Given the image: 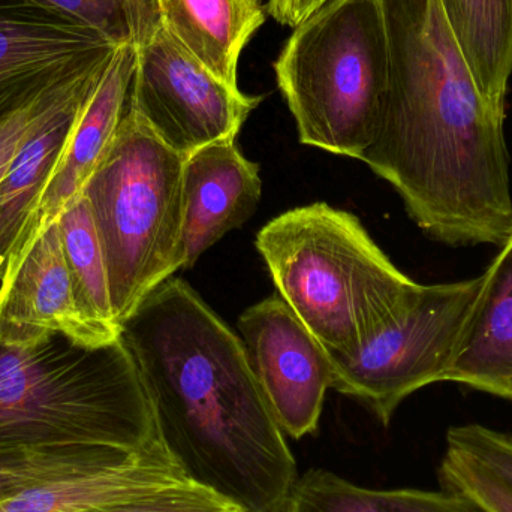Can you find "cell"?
Masks as SVG:
<instances>
[{
	"label": "cell",
	"mask_w": 512,
	"mask_h": 512,
	"mask_svg": "<svg viewBox=\"0 0 512 512\" xmlns=\"http://www.w3.org/2000/svg\"><path fill=\"white\" fill-rule=\"evenodd\" d=\"M379 3L390 77L375 140L360 161L396 189L436 242L501 248L512 236L505 110L478 89L439 0Z\"/></svg>",
	"instance_id": "cell-1"
},
{
	"label": "cell",
	"mask_w": 512,
	"mask_h": 512,
	"mask_svg": "<svg viewBox=\"0 0 512 512\" xmlns=\"http://www.w3.org/2000/svg\"><path fill=\"white\" fill-rule=\"evenodd\" d=\"M156 432L188 480L245 512H283L297 463L243 340L188 282L156 286L120 324Z\"/></svg>",
	"instance_id": "cell-2"
},
{
	"label": "cell",
	"mask_w": 512,
	"mask_h": 512,
	"mask_svg": "<svg viewBox=\"0 0 512 512\" xmlns=\"http://www.w3.org/2000/svg\"><path fill=\"white\" fill-rule=\"evenodd\" d=\"M158 439L120 337L101 346L60 333L32 345L0 342V456L72 447L141 451Z\"/></svg>",
	"instance_id": "cell-3"
},
{
	"label": "cell",
	"mask_w": 512,
	"mask_h": 512,
	"mask_svg": "<svg viewBox=\"0 0 512 512\" xmlns=\"http://www.w3.org/2000/svg\"><path fill=\"white\" fill-rule=\"evenodd\" d=\"M255 245L277 295L331 354L357 351L423 289L379 249L357 216L325 203L276 216Z\"/></svg>",
	"instance_id": "cell-4"
},
{
	"label": "cell",
	"mask_w": 512,
	"mask_h": 512,
	"mask_svg": "<svg viewBox=\"0 0 512 512\" xmlns=\"http://www.w3.org/2000/svg\"><path fill=\"white\" fill-rule=\"evenodd\" d=\"M301 144L360 161L375 140L390 77L379 0H327L273 65Z\"/></svg>",
	"instance_id": "cell-5"
},
{
	"label": "cell",
	"mask_w": 512,
	"mask_h": 512,
	"mask_svg": "<svg viewBox=\"0 0 512 512\" xmlns=\"http://www.w3.org/2000/svg\"><path fill=\"white\" fill-rule=\"evenodd\" d=\"M185 159L165 146L128 104L84 188L119 325L156 286L182 270Z\"/></svg>",
	"instance_id": "cell-6"
},
{
	"label": "cell",
	"mask_w": 512,
	"mask_h": 512,
	"mask_svg": "<svg viewBox=\"0 0 512 512\" xmlns=\"http://www.w3.org/2000/svg\"><path fill=\"white\" fill-rule=\"evenodd\" d=\"M483 286L484 273L423 285L415 303L357 351H327L330 388L354 397L388 426L406 397L447 379Z\"/></svg>",
	"instance_id": "cell-7"
},
{
	"label": "cell",
	"mask_w": 512,
	"mask_h": 512,
	"mask_svg": "<svg viewBox=\"0 0 512 512\" xmlns=\"http://www.w3.org/2000/svg\"><path fill=\"white\" fill-rule=\"evenodd\" d=\"M135 50L129 107L183 158L209 144L236 140L262 101L219 80L164 26Z\"/></svg>",
	"instance_id": "cell-8"
},
{
	"label": "cell",
	"mask_w": 512,
	"mask_h": 512,
	"mask_svg": "<svg viewBox=\"0 0 512 512\" xmlns=\"http://www.w3.org/2000/svg\"><path fill=\"white\" fill-rule=\"evenodd\" d=\"M237 325L283 435L301 439L315 433L330 388L327 349L277 294L245 310Z\"/></svg>",
	"instance_id": "cell-9"
},
{
	"label": "cell",
	"mask_w": 512,
	"mask_h": 512,
	"mask_svg": "<svg viewBox=\"0 0 512 512\" xmlns=\"http://www.w3.org/2000/svg\"><path fill=\"white\" fill-rule=\"evenodd\" d=\"M137 65V50L119 47L108 62L78 117L71 141L48 179L26 224L18 234L5 271L0 277V294L8 288L36 240L53 227L60 216L83 195L116 135L128 105Z\"/></svg>",
	"instance_id": "cell-10"
},
{
	"label": "cell",
	"mask_w": 512,
	"mask_h": 512,
	"mask_svg": "<svg viewBox=\"0 0 512 512\" xmlns=\"http://www.w3.org/2000/svg\"><path fill=\"white\" fill-rule=\"evenodd\" d=\"M117 48L87 27L29 3L0 5V117L39 90L110 59Z\"/></svg>",
	"instance_id": "cell-11"
},
{
	"label": "cell",
	"mask_w": 512,
	"mask_h": 512,
	"mask_svg": "<svg viewBox=\"0 0 512 512\" xmlns=\"http://www.w3.org/2000/svg\"><path fill=\"white\" fill-rule=\"evenodd\" d=\"M51 333L90 346L120 337L81 309L56 224L36 240L0 294V342L32 345Z\"/></svg>",
	"instance_id": "cell-12"
},
{
	"label": "cell",
	"mask_w": 512,
	"mask_h": 512,
	"mask_svg": "<svg viewBox=\"0 0 512 512\" xmlns=\"http://www.w3.org/2000/svg\"><path fill=\"white\" fill-rule=\"evenodd\" d=\"M259 165L236 140L219 141L189 155L183 168L182 270L231 230L242 227L261 200Z\"/></svg>",
	"instance_id": "cell-13"
},
{
	"label": "cell",
	"mask_w": 512,
	"mask_h": 512,
	"mask_svg": "<svg viewBox=\"0 0 512 512\" xmlns=\"http://www.w3.org/2000/svg\"><path fill=\"white\" fill-rule=\"evenodd\" d=\"M186 480L158 439L117 465L27 487L0 501V512H86Z\"/></svg>",
	"instance_id": "cell-14"
},
{
	"label": "cell",
	"mask_w": 512,
	"mask_h": 512,
	"mask_svg": "<svg viewBox=\"0 0 512 512\" xmlns=\"http://www.w3.org/2000/svg\"><path fill=\"white\" fill-rule=\"evenodd\" d=\"M445 381L512 400V236L484 271V286Z\"/></svg>",
	"instance_id": "cell-15"
},
{
	"label": "cell",
	"mask_w": 512,
	"mask_h": 512,
	"mask_svg": "<svg viewBox=\"0 0 512 512\" xmlns=\"http://www.w3.org/2000/svg\"><path fill=\"white\" fill-rule=\"evenodd\" d=\"M162 26L219 80L237 84L239 60L264 24L265 12L252 0H158Z\"/></svg>",
	"instance_id": "cell-16"
},
{
	"label": "cell",
	"mask_w": 512,
	"mask_h": 512,
	"mask_svg": "<svg viewBox=\"0 0 512 512\" xmlns=\"http://www.w3.org/2000/svg\"><path fill=\"white\" fill-rule=\"evenodd\" d=\"M98 81L72 96L30 134L0 180V277L18 234L65 153L81 110Z\"/></svg>",
	"instance_id": "cell-17"
},
{
	"label": "cell",
	"mask_w": 512,
	"mask_h": 512,
	"mask_svg": "<svg viewBox=\"0 0 512 512\" xmlns=\"http://www.w3.org/2000/svg\"><path fill=\"white\" fill-rule=\"evenodd\" d=\"M439 5L478 89L505 110L512 74V0H439Z\"/></svg>",
	"instance_id": "cell-18"
},
{
	"label": "cell",
	"mask_w": 512,
	"mask_h": 512,
	"mask_svg": "<svg viewBox=\"0 0 512 512\" xmlns=\"http://www.w3.org/2000/svg\"><path fill=\"white\" fill-rule=\"evenodd\" d=\"M283 512H484L451 490H372L333 472L310 469L297 478Z\"/></svg>",
	"instance_id": "cell-19"
},
{
	"label": "cell",
	"mask_w": 512,
	"mask_h": 512,
	"mask_svg": "<svg viewBox=\"0 0 512 512\" xmlns=\"http://www.w3.org/2000/svg\"><path fill=\"white\" fill-rule=\"evenodd\" d=\"M56 225L81 309L93 321L120 333L111 303L107 262L86 197L81 195Z\"/></svg>",
	"instance_id": "cell-20"
},
{
	"label": "cell",
	"mask_w": 512,
	"mask_h": 512,
	"mask_svg": "<svg viewBox=\"0 0 512 512\" xmlns=\"http://www.w3.org/2000/svg\"><path fill=\"white\" fill-rule=\"evenodd\" d=\"M98 33L114 47H140L162 27L158 0H24Z\"/></svg>",
	"instance_id": "cell-21"
},
{
	"label": "cell",
	"mask_w": 512,
	"mask_h": 512,
	"mask_svg": "<svg viewBox=\"0 0 512 512\" xmlns=\"http://www.w3.org/2000/svg\"><path fill=\"white\" fill-rule=\"evenodd\" d=\"M137 451L108 447L50 448L0 456V501L36 484L117 465Z\"/></svg>",
	"instance_id": "cell-22"
},
{
	"label": "cell",
	"mask_w": 512,
	"mask_h": 512,
	"mask_svg": "<svg viewBox=\"0 0 512 512\" xmlns=\"http://www.w3.org/2000/svg\"><path fill=\"white\" fill-rule=\"evenodd\" d=\"M110 59L104 60L68 80L39 90L23 104L0 117V180L11 167L15 155L30 134L57 108L68 102L72 96L98 81L104 74Z\"/></svg>",
	"instance_id": "cell-23"
},
{
	"label": "cell",
	"mask_w": 512,
	"mask_h": 512,
	"mask_svg": "<svg viewBox=\"0 0 512 512\" xmlns=\"http://www.w3.org/2000/svg\"><path fill=\"white\" fill-rule=\"evenodd\" d=\"M439 474L445 490L466 496L484 512H512L511 484L474 457L448 447Z\"/></svg>",
	"instance_id": "cell-24"
},
{
	"label": "cell",
	"mask_w": 512,
	"mask_h": 512,
	"mask_svg": "<svg viewBox=\"0 0 512 512\" xmlns=\"http://www.w3.org/2000/svg\"><path fill=\"white\" fill-rule=\"evenodd\" d=\"M86 512H245L209 487L186 480Z\"/></svg>",
	"instance_id": "cell-25"
},
{
	"label": "cell",
	"mask_w": 512,
	"mask_h": 512,
	"mask_svg": "<svg viewBox=\"0 0 512 512\" xmlns=\"http://www.w3.org/2000/svg\"><path fill=\"white\" fill-rule=\"evenodd\" d=\"M448 447L456 448L492 469L512 486V436L481 424L450 429Z\"/></svg>",
	"instance_id": "cell-26"
},
{
	"label": "cell",
	"mask_w": 512,
	"mask_h": 512,
	"mask_svg": "<svg viewBox=\"0 0 512 512\" xmlns=\"http://www.w3.org/2000/svg\"><path fill=\"white\" fill-rule=\"evenodd\" d=\"M327 0H268L267 11L282 26L295 27Z\"/></svg>",
	"instance_id": "cell-27"
},
{
	"label": "cell",
	"mask_w": 512,
	"mask_h": 512,
	"mask_svg": "<svg viewBox=\"0 0 512 512\" xmlns=\"http://www.w3.org/2000/svg\"><path fill=\"white\" fill-rule=\"evenodd\" d=\"M252 2H256V3H259V0H252Z\"/></svg>",
	"instance_id": "cell-28"
}]
</instances>
